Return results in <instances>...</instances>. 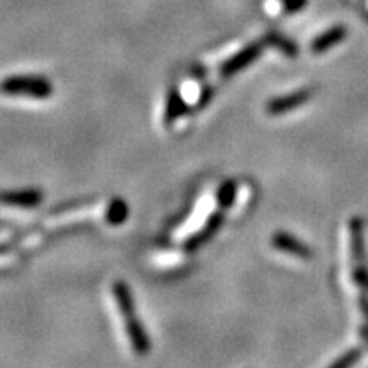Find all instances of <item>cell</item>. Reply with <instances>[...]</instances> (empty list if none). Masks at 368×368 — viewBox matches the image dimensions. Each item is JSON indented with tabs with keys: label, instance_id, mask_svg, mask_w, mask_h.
I'll return each mask as SVG.
<instances>
[{
	"label": "cell",
	"instance_id": "1",
	"mask_svg": "<svg viewBox=\"0 0 368 368\" xmlns=\"http://www.w3.org/2000/svg\"><path fill=\"white\" fill-rule=\"evenodd\" d=\"M4 93L26 94L29 97L46 99L53 94V86L46 77L38 75H19V77L7 79L2 84Z\"/></svg>",
	"mask_w": 368,
	"mask_h": 368
},
{
	"label": "cell",
	"instance_id": "2",
	"mask_svg": "<svg viewBox=\"0 0 368 368\" xmlns=\"http://www.w3.org/2000/svg\"><path fill=\"white\" fill-rule=\"evenodd\" d=\"M263 46L264 43H252V45L245 46V48L240 50L239 53H236L233 57L229 58L220 69L222 77H232V75L239 74L240 70H244L247 65H251L256 58H259L261 51H263Z\"/></svg>",
	"mask_w": 368,
	"mask_h": 368
},
{
	"label": "cell",
	"instance_id": "3",
	"mask_svg": "<svg viewBox=\"0 0 368 368\" xmlns=\"http://www.w3.org/2000/svg\"><path fill=\"white\" fill-rule=\"evenodd\" d=\"M224 217H225V210L220 208L219 212L213 213L212 217L207 220V224L203 225V227L198 231L195 236L189 237L188 240L184 243V251L188 252H195L198 249L201 247L203 244H207L210 239H212L213 236H215L217 232H219V229L222 227V224H224Z\"/></svg>",
	"mask_w": 368,
	"mask_h": 368
},
{
	"label": "cell",
	"instance_id": "4",
	"mask_svg": "<svg viewBox=\"0 0 368 368\" xmlns=\"http://www.w3.org/2000/svg\"><path fill=\"white\" fill-rule=\"evenodd\" d=\"M311 96H312L311 89H302V90H297V93L288 94V96L271 99V101L266 104V113L270 114V116H280V114L290 113V111L299 108V106L306 104L308 99H311Z\"/></svg>",
	"mask_w": 368,
	"mask_h": 368
},
{
	"label": "cell",
	"instance_id": "5",
	"mask_svg": "<svg viewBox=\"0 0 368 368\" xmlns=\"http://www.w3.org/2000/svg\"><path fill=\"white\" fill-rule=\"evenodd\" d=\"M271 243L276 249H278V251L294 254L297 256V258H302V259L312 258V249L308 247L306 243H302V240H299L297 237L290 236V233H287L283 231L276 232L275 236H273Z\"/></svg>",
	"mask_w": 368,
	"mask_h": 368
},
{
	"label": "cell",
	"instance_id": "6",
	"mask_svg": "<svg viewBox=\"0 0 368 368\" xmlns=\"http://www.w3.org/2000/svg\"><path fill=\"white\" fill-rule=\"evenodd\" d=\"M125 320L126 334H128L133 350H135L138 355H147L150 351V339L144 329V326H142V322L138 320L135 314L130 315V318H125Z\"/></svg>",
	"mask_w": 368,
	"mask_h": 368
},
{
	"label": "cell",
	"instance_id": "7",
	"mask_svg": "<svg viewBox=\"0 0 368 368\" xmlns=\"http://www.w3.org/2000/svg\"><path fill=\"white\" fill-rule=\"evenodd\" d=\"M45 200L39 189H26V191L18 193H0V201L11 207H22V208H34Z\"/></svg>",
	"mask_w": 368,
	"mask_h": 368
},
{
	"label": "cell",
	"instance_id": "8",
	"mask_svg": "<svg viewBox=\"0 0 368 368\" xmlns=\"http://www.w3.org/2000/svg\"><path fill=\"white\" fill-rule=\"evenodd\" d=\"M346 34H348L346 26L339 25V26L331 27V29H327L326 33L319 34V36L312 41V45H311L312 53L320 55V53H324V51L334 48L336 45H339V43L346 38Z\"/></svg>",
	"mask_w": 368,
	"mask_h": 368
},
{
	"label": "cell",
	"instance_id": "9",
	"mask_svg": "<svg viewBox=\"0 0 368 368\" xmlns=\"http://www.w3.org/2000/svg\"><path fill=\"white\" fill-rule=\"evenodd\" d=\"M188 111H189L188 104L183 101V97H181V94L177 93V89L169 90L168 104H165V114H164L165 126H172L174 121L179 120L181 116H184Z\"/></svg>",
	"mask_w": 368,
	"mask_h": 368
},
{
	"label": "cell",
	"instance_id": "10",
	"mask_svg": "<svg viewBox=\"0 0 368 368\" xmlns=\"http://www.w3.org/2000/svg\"><path fill=\"white\" fill-rule=\"evenodd\" d=\"M113 294L123 318H130V315L135 314V302H133V297L128 285L125 282H116L113 285Z\"/></svg>",
	"mask_w": 368,
	"mask_h": 368
},
{
	"label": "cell",
	"instance_id": "11",
	"mask_svg": "<svg viewBox=\"0 0 368 368\" xmlns=\"http://www.w3.org/2000/svg\"><path fill=\"white\" fill-rule=\"evenodd\" d=\"M350 233H351V249L356 261H362L365 256L363 249V220L360 217H353L350 222Z\"/></svg>",
	"mask_w": 368,
	"mask_h": 368
},
{
	"label": "cell",
	"instance_id": "12",
	"mask_svg": "<svg viewBox=\"0 0 368 368\" xmlns=\"http://www.w3.org/2000/svg\"><path fill=\"white\" fill-rule=\"evenodd\" d=\"M263 41L268 43V45L276 46V48L282 51V53H285V55H287V57H290V58H295L297 55H299V46H297L295 43L292 41V39L285 38V36H282V34H278V33L266 34V38H264Z\"/></svg>",
	"mask_w": 368,
	"mask_h": 368
},
{
	"label": "cell",
	"instance_id": "13",
	"mask_svg": "<svg viewBox=\"0 0 368 368\" xmlns=\"http://www.w3.org/2000/svg\"><path fill=\"white\" fill-rule=\"evenodd\" d=\"M126 215H128V208H126V203L121 200H114L113 203L109 205L108 213H106V220L111 225H120L121 222L126 220Z\"/></svg>",
	"mask_w": 368,
	"mask_h": 368
},
{
	"label": "cell",
	"instance_id": "14",
	"mask_svg": "<svg viewBox=\"0 0 368 368\" xmlns=\"http://www.w3.org/2000/svg\"><path fill=\"white\" fill-rule=\"evenodd\" d=\"M236 195H237L236 181H225V183L220 186L219 195H217V198H219L220 208L227 210L229 207H231V205L233 203V200H236Z\"/></svg>",
	"mask_w": 368,
	"mask_h": 368
},
{
	"label": "cell",
	"instance_id": "15",
	"mask_svg": "<svg viewBox=\"0 0 368 368\" xmlns=\"http://www.w3.org/2000/svg\"><path fill=\"white\" fill-rule=\"evenodd\" d=\"M362 358V350H358V348H355V350H350L346 351V353L339 356L336 362L331 363V368H348L351 365H355L358 360Z\"/></svg>",
	"mask_w": 368,
	"mask_h": 368
},
{
	"label": "cell",
	"instance_id": "16",
	"mask_svg": "<svg viewBox=\"0 0 368 368\" xmlns=\"http://www.w3.org/2000/svg\"><path fill=\"white\" fill-rule=\"evenodd\" d=\"M283 9L287 14H295L307 6L308 0H282Z\"/></svg>",
	"mask_w": 368,
	"mask_h": 368
},
{
	"label": "cell",
	"instance_id": "17",
	"mask_svg": "<svg viewBox=\"0 0 368 368\" xmlns=\"http://www.w3.org/2000/svg\"><path fill=\"white\" fill-rule=\"evenodd\" d=\"M355 280L360 285H362V287L368 288V273L363 270V268H356V270H355Z\"/></svg>",
	"mask_w": 368,
	"mask_h": 368
},
{
	"label": "cell",
	"instance_id": "18",
	"mask_svg": "<svg viewBox=\"0 0 368 368\" xmlns=\"http://www.w3.org/2000/svg\"><path fill=\"white\" fill-rule=\"evenodd\" d=\"M210 99H212V89H210V87H205V89L201 90L200 101H198V108H203V106H207Z\"/></svg>",
	"mask_w": 368,
	"mask_h": 368
},
{
	"label": "cell",
	"instance_id": "19",
	"mask_svg": "<svg viewBox=\"0 0 368 368\" xmlns=\"http://www.w3.org/2000/svg\"><path fill=\"white\" fill-rule=\"evenodd\" d=\"M360 307H362L363 314H365V318L368 319V300H367V297H360Z\"/></svg>",
	"mask_w": 368,
	"mask_h": 368
}]
</instances>
